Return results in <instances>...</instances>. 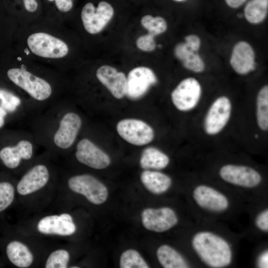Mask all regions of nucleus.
I'll list each match as a JSON object with an SVG mask.
<instances>
[{"label": "nucleus", "instance_id": "ddd939ff", "mask_svg": "<svg viewBox=\"0 0 268 268\" xmlns=\"http://www.w3.org/2000/svg\"><path fill=\"white\" fill-rule=\"evenodd\" d=\"M36 229L43 235L67 237L75 233L76 226L69 213L62 212L41 217L36 224Z\"/></svg>", "mask_w": 268, "mask_h": 268}, {"label": "nucleus", "instance_id": "6e6552de", "mask_svg": "<svg viewBox=\"0 0 268 268\" xmlns=\"http://www.w3.org/2000/svg\"><path fill=\"white\" fill-rule=\"evenodd\" d=\"M27 44L30 51L39 57L59 59L68 53L67 45L62 40L44 32H36L29 36Z\"/></svg>", "mask_w": 268, "mask_h": 268}, {"label": "nucleus", "instance_id": "2eb2a0df", "mask_svg": "<svg viewBox=\"0 0 268 268\" xmlns=\"http://www.w3.org/2000/svg\"><path fill=\"white\" fill-rule=\"evenodd\" d=\"M0 247L5 260L11 265L18 268H28L33 265L34 254L29 247L21 240L7 236L0 239Z\"/></svg>", "mask_w": 268, "mask_h": 268}, {"label": "nucleus", "instance_id": "f03ea898", "mask_svg": "<svg viewBox=\"0 0 268 268\" xmlns=\"http://www.w3.org/2000/svg\"><path fill=\"white\" fill-rule=\"evenodd\" d=\"M9 79L21 91L22 98L31 118L58 101L55 87L47 78L22 67H14L7 71Z\"/></svg>", "mask_w": 268, "mask_h": 268}, {"label": "nucleus", "instance_id": "c85d7f7f", "mask_svg": "<svg viewBox=\"0 0 268 268\" xmlns=\"http://www.w3.org/2000/svg\"><path fill=\"white\" fill-rule=\"evenodd\" d=\"M141 26L146 29L148 34L155 37L165 32L167 29V23L162 17L146 14L143 16L140 19Z\"/></svg>", "mask_w": 268, "mask_h": 268}, {"label": "nucleus", "instance_id": "7ed1b4c3", "mask_svg": "<svg viewBox=\"0 0 268 268\" xmlns=\"http://www.w3.org/2000/svg\"><path fill=\"white\" fill-rule=\"evenodd\" d=\"M38 146L30 131L21 130L12 144L0 149V161L6 169L21 174L36 157Z\"/></svg>", "mask_w": 268, "mask_h": 268}, {"label": "nucleus", "instance_id": "393cba45", "mask_svg": "<svg viewBox=\"0 0 268 268\" xmlns=\"http://www.w3.org/2000/svg\"><path fill=\"white\" fill-rule=\"evenodd\" d=\"M157 257L163 268H186L189 266L184 258L171 247L163 245L157 249Z\"/></svg>", "mask_w": 268, "mask_h": 268}, {"label": "nucleus", "instance_id": "c9c22d12", "mask_svg": "<svg viewBox=\"0 0 268 268\" xmlns=\"http://www.w3.org/2000/svg\"><path fill=\"white\" fill-rule=\"evenodd\" d=\"M25 9L28 12H33L38 8V3L36 0H23Z\"/></svg>", "mask_w": 268, "mask_h": 268}, {"label": "nucleus", "instance_id": "20e7f679", "mask_svg": "<svg viewBox=\"0 0 268 268\" xmlns=\"http://www.w3.org/2000/svg\"><path fill=\"white\" fill-rule=\"evenodd\" d=\"M51 158L46 151L36 156L16 181V194L22 197L31 196L43 190L51 183L56 176Z\"/></svg>", "mask_w": 268, "mask_h": 268}, {"label": "nucleus", "instance_id": "a878e982", "mask_svg": "<svg viewBox=\"0 0 268 268\" xmlns=\"http://www.w3.org/2000/svg\"><path fill=\"white\" fill-rule=\"evenodd\" d=\"M256 118L259 128L268 130V85H264L258 91L256 101Z\"/></svg>", "mask_w": 268, "mask_h": 268}, {"label": "nucleus", "instance_id": "423d86ee", "mask_svg": "<svg viewBox=\"0 0 268 268\" xmlns=\"http://www.w3.org/2000/svg\"><path fill=\"white\" fill-rule=\"evenodd\" d=\"M66 183L71 191L84 196L94 204H101L107 199L108 190L106 186L90 174L71 176L67 179Z\"/></svg>", "mask_w": 268, "mask_h": 268}, {"label": "nucleus", "instance_id": "9d476101", "mask_svg": "<svg viewBox=\"0 0 268 268\" xmlns=\"http://www.w3.org/2000/svg\"><path fill=\"white\" fill-rule=\"evenodd\" d=\"M114 14L113 7L107 1H101L97 7L92 2H88L81 10V19L86 31L96 34L104 29Z\"/></svg>", "mask_w": 268, "mask_h": 268}, {"label": "nucleus", "instance_id": "58836bf2", "mask_svg": "<svg viewBox=\"0 0 268 268\" xmlns=\"http://www.w3.org/2000/svg\"><path fill=\"white\" fill-rule=\"evenodd\" d=\"M7 115L6 111L0 106V128L5 124V119Z\"/></svg>", "mask_w": 268, "mask_h": 268}, {"label": "nucleus", "instance_id": "6ab92c4d", "mask_svg": "<svg viewBox=\"0 0 268 268\" xmlns=\"http://www.w3.org/2000/svg\"><path fill=\"white\" fill-rule=\"evenodd\" d=\"M230 64L235 72L240 75H246L253 70L255 54L251 45L244 41L236 43L232 49Z\"/></svg>", "mask_w": 268, "mask_h": 268}, {"label": "nucleus", "instance_id": "7c9ffc66", "mask_svg": "<svg viewBox=\"0 0 268 268\" xmlns=\"http://www.w3.org/2000/svg\"><path fill=\"white\" fill-rule=\"evenodd\" d=\"M121 268H148L146 263L140 255L136 250L129 249L121 255L120 260Z\"/></svg>", "mask_w": 268, "mask_h": 268}, {"label": "nucleus", "instance_id": "4be33fe9", "mask_svg": "<svg viewBox=\"0 0 268 268\" xmlns=\"http://www.w3.org/2000/svg\"><path fill=\"white\" fill-rule=\"evenodd\" d=\"M0 106L6 112L18 115L22 120L31 119V116L22 99L18 94L0 88Z\"/></svg>", "mask_w": 268, "mask_h": 268}, {"label": "nucleus", "instance_id": "f704fd0d", "mask_svg": "<svg viewBox=\"0 0 268 268\" xmlns=\"http://www.w3.org/2000/svg\"><path fill=\"white\" fill-rule=\"evenodd\" d=\"M55 2L58 9L64 12L70 11L73 6L72 0H55Z\"/></svg>", "mask_w": 268, "mask_h": 268}, {"label": "nucleus", "instance_id": "dca6fc26", "mask_svg": "<svg viewBox=\"0 0 268 268\" xmlns=\"http://www.w3.org/2000/svg\"><path fill=\"white\" fill-rule=\"evenodd\" d=\"M219 175L225 181L241 187L253 188L262 181L260 174L247 166L227 164L220 169Z\"/></svg>", "mask_w": 268, "mask_h": 268}, {"label": "nucleus", "instance_id": "f3484780", "mask_svg": "<svg viewBox=\"0 0 268 268\" xmlns=\"http://www.w3.org/2000/svg\"><path fill=\"white\" fill-rule=\"evenodd\" d=\"M141 221L143 226L147 230L161 232L175 226L178 222V218L170 208H148L143 210Z\"/></svg>", "mask_w": 268, "mask_h": 268}, {"label": "nucleus", "instance_id": "1a4fd4ad", "mask_svg": "<svg viewBox=\"0 0 268 268\" xmlns=\"http://www.w3.org/2000/svg\"><path fill=\"white\" fill-rule=\"evenodd\" d=\"M202 95V87L195 78L189 77L182 80L171 93L175 107L182 112H190L198 105Z\"/></svg>", "mask_w": 268, "mask_h": 268}, {"label": "nucleus", "instance_id": "ea45409f", "mask_svg": "<svg viewBox=\"0 0 268 268\" xmlns=\"http://www.w3.org/2000/svg\"><path fill=\"white\" fill-rule=\"evenodd\" d=\"M175 0V1H183L184 0Z\"/></svg>", "mask_w": 268, "mask_h": 268}, {"label": "nucleus", "instance_id": "b1692460", "mask_svg": "<svg viewBox=\"0 0 268 268\" xmlns=\"http://www.w3.org/2000/svg\"><path fill=\"white\" fill-rule=\"evenodd\" d=\"M170 160L162 151L154 147H148L142 152L140 165L142 169L160 170L167 166Z\"/></svg>", "mask_w": 268, "mask_h": 268}, {"label": "nucleus", "instance_id": "aec40b11", "mask_svg": "<svg viewBox=\"0 0 268 268\" xmlns=\"http://www.w3.org/2000/svg\"><path fill=\"white\" fill-rule=\"evenodd\" d=\"M193 197L198 205L211 211H223L228 205V200L223 195L206 186L200 185L196 187Z\"/></svg>", "mask_w": 268, "mask_h": 268}, {"label": "nucleus", "instance_id": "2f4dec72", "mask_svg": "<svg viewBox=\"0 0 268 268\" xmlns=\"http://www.w3.org/2000/svg\"><path fill=\"white\" fill-rule=\"evenodd\" d=\"M135 44L139 50L145 52H152L156 47L154 37L148 34L138 37Z\"/></svg>", "mask_w": 268, "mask_h": 268}, {"label": "nucleus", "instance_id": "a211bd4d", "mask_svg": "<svg viewBox=\"0 0 268 268\" xmlns=\"http://www.w3.org/2000/svg\"><path fill=\"white\" fill-rule=\"evenodd\" d=\"M95 75L115 98L120 99L126 95L127 77L124 72L112 66L103 65L98 68Z\"/></svg>", "mask_w": 268, "mask_h": 268}, {"label": "nucleus", "instance_id": "bb28decb", "mask_svg": "<svg viewBox=\"0 0 268 268\" xmlns=\"http://www.w3.org/2000/svg\"><path fill=\"white\" fill-rule=\"evenodd\" d=\"M268 12V0H250L246 4L244 14L248 22L258 24L266 18Z\"/></svg>", "mask_w": 268, "mask_h": 268}, {"label": "nucleus", "instance_id": "f257e3e1", "mask_svg": "<svg viewBox=\"0 0 268 268\" xmlns=\"http://www.w3.org/2000/svg\"><path fill=\"white\" fill-rule=\"evenodd\" d=\"M29 122V131L38 145L53 158L71 150L83 126L80 115L63 99L33 117Z\"/></svg>", "mask_w": 268, "mask_h": 268}, {"label": "nucleus", "instance_id": "412c9836", "mask_svg": "<svg viewBox=\"0 0 268 268\" xmlns=\"http://www.w3.org/2000/svg\"><path fill=\"white\" fill-rule=\"evenodd\" d=\"M173 53L186 69L196 73L204 70L205 64L198 52L192 50L185 42L176 44Z\"/></svg>", "mask_w": 268, "mask_h": 268}, {"label": "nucleus", "instance_id": "e433bc0d", "mask_svg": "<svg viewBox=\"0 0 268 268\" xmlns=\"http://www.w3.org/2000/svg\"><path fill=\"white\" fill-rule=\"evenodd\" d=\"M258 265L259 268H268V251H265L262 254L258 261Z\"/></svg>", "mask_w": 268, "mask_h": 268}, {"label": "nucleus", "instance_id": "cd10ccee", "mask_svg": "<svg viewBox=\"0 0 268 268\" xmlns=\"http://www.w3.org/2000/svg\"><path fill=\"white\" fill-rule=\"evenodd\" d=\"M7 178H0V215L13 204L16 195V181Z\"/></svg>", "mask_w": 268, "mask_h": 268}, {"label": "nucleus", "instance_id": "f8f14e48", "mask_svg": "<svg viewBox=\"0 0 268 268\" xmlns=\"http://www.w3.org/2000/svg\"><path fill=\"white\" fill-rule=\"evenodd\" d=\"M116 129L123 139L134 145L147 144L154 137L153 129L144 122L138 119H123L117 123Z\"/></svg>", "mask_w": 268, "mask_h": 268}, {"label": "nucleus", "instance_id": "473e14b6", "mask_svg": "<svg viewBox=\"0 0 268 268\" xmlns=\"http://www.w3.org/2000/svg\"><path fill=\"white\" fill-rule=\"evenodd\" d=\"M257 226L261 230L265 231L268 230V210L266 209L261 212L256 220Z\"/></svg>", "mask_w": 268, "mask_h": 268}, {"label": "nucleus", "instance_id": "39448f33", "mask_svg": "<svg viewBox=\"0 0 268 268\" xmlns=\"http://www.w3.org/2000/svg\"><path fill=\"white\" fill-rule=\"evenodd\" d=\"M192 245L201 259L212 268H222L231 261V251L228 243L209 232H201L193 237Z\"/></svg>", "mask_w": 268, "mask_h": 268}, {"label": "nucleus", "instance_id": "4468645a", "mask_svg": "<svg viewBox=\"0 0 268 268\" xmlns=\"http://www.w3.org/2000/svg\"><path fill=\"white\" fill-rule=\"evenodd\" d=\"M157 82V76L151 68L145 66L136 67L128 73L126 95L132 100L138 99Z\"/></svg>", "mask_w": 268, "mask_h": 268}, {"label": "nucleus", "instance_id": "79ce46f5", "mask_svg": "<svg viewBox=\"0 0 268 268\" xmlns=\"http://www.w3.org/2000/svg\"><path fill=\"white\" fill-rule=\"evenodd\" d=\"M1 265V263H0V266Z\"/></svg>", "mask_w": 268, "mask_h": 268}, {"label": "nucleus", "instance_id": "0eeeda50", "mask_svg": "<svg viewBox=\"0 0 268 268\" xmlns=\"http://www.w3.org/2000/svg\"><path fill=\"white\" fill-rule=\"evenodd\" d=\"M232 108L231 101L226 96H220L212 102L203 121V129L206 134L214 136L224 129L230 119Z\"/></svg>", "mask_w": 268, "mask_h": 268}, {"label": "nucleus", "instance_id": "5701e85b", "mask_svg": "<svg viewBox=\"0 0 268 268\" xmlns=\"http://www.w3.org/2000/svg\"><path fill=\"white\" fill-rule=\"evenodd\" d=\"M140 180L145 188L154 194L165 192L172 183L171 179L168 175L158 171L147 170L141 173Z\"/></svg>", "mask_w": 268, "mask_h": 268}, {"label": "nucleus", "instance_id": "c756f323", "mask_svg": "<svg viewBox=\"0 0 268 268\" xmlns=\"http://www.w3.org/2000/svg\"><path fill=\"white\" fill-rule=\"evenodd\" d=\"M70 261V254L66 249L54 250L47 257L44 265L46 268H67Z\"/></svg>", "mask_w": 268, "mask_h": 268}, {"label": "nucleus", "instance_id": "4c0bfd02", "mask_svg": "<svg viewBox=\"0 0 268 268\" xmlns=\"http://www.w3.org/2000/svg\"><path fill=\"white\" fill-rule=\"evenodd\" d=\"M247 0H225L227 5L232 8H237L242 5Z\"/></svg>", "mask_w": 268, "mask_h": 268}, {"label": "nucleus", "instance_id": "a19ab883", "mask_svg": "<svg viewBox=\"0 0 268 268\" xmlns=\"http://www.w3.org/2000/svg\"><path fill=\"white\" fill-rule=\"evenodd\" d=\"M48 0V1H55V0Z\"/></svg>", "mask_w": 268, "mask_h": 268}, {"label": "nucleus", "instance_id": "72a5a7b5", "mask_svg": "<svg viewBox=\"0 0 268 268\" xmlns=\"http://www.w3.org/2000/svg\"><path fill=\"white\" fill-rule=\"evenodd\" d=\"M185 42L192 50L198 52L201 46V39L195 34H190L185 37Z\"/></svg>", "mask_w": 268, "mask_h": 268}, {"label": "nucleus", "instance_id": "9b49d317", "mask_svg": "<svg viewBox=\"0 0 268 268\" xmlns=\"http://www.w3.org/2000/svg\"><path fill=\"white\" fill-rule=\"evenodd\" d=\"M74 156L80 164L92 169H103L110 164L109 156L87 137L77 140Z\"/></svg>", "mask_w": 268, "mask_h": 268}]
</instances>
